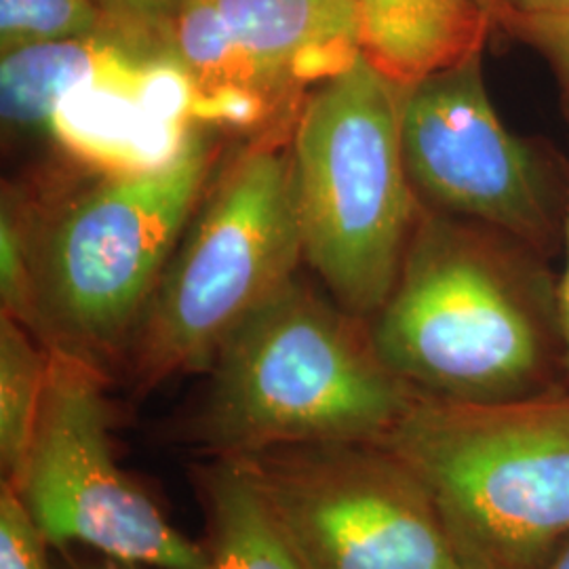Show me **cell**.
<instances>
[{
  "instance_id": "1",
  "label": "cell",
  "mask_w": 569,
  "mask_h": 569,
  "mask_svg": "<svg viewBox=\"0 0 569 569\" xmlns=\"http://www.w3.org/2000/svg\"><path fill=\"white\" fill-rule=\"evenodd\" d=\"M204 376L171 432L199 458L385 443L420 397L385 363L369 321L298 277L226 338Z\"/></svg>"
},
{
  "instance_id": "2",
  "label": "cell",
  "mask_w": 569,
  "mask_h": 569,
  "mask_svg": "<svg viewBox=\"0 0 569 569\" xmlns=\"http://www.w3.org/2000/svg\"><path fill=\"white\" fill-rule=\"evenodd\" d=\"M502 241L420 209L399 279L369 321L380 357L416 392L498 403L550 390L557 319Z\"/></svg>"
},
{
  "instance_id": "3",
  "label": "cell",
  "mask_w": 569,
  "mask_h": 569,
  "mask_svg": "<svg viewBox=\"0 0 569 569\" xmlns=\"http://www.w3.org/2000/svg\"><path fill=\"white\" fill-rule=\"evenodd\" d=\"M220 150L204 129L188 127L159 163L112 171L53 211L30 204L42 345L108 373L124 366L146 306L213 182Z\"/></svg>"
},
{
  "instance_id": "4",
  "label": "cell",
  "mask_w": 569,
  "mask_h": 569,
  "mask_svg": "<svg viewBox=\"0 0 569 569\" xmlns=\"http://www.w3.org/2000/svg\"><path fill=\"white\" fill-rule=\"evenodd\" d=\"M470 569H545L569 542V392L420 395L390 432Z\"/></svg>"
},
{
  "instance_id": "5",
  "label": "cell",
  "mask_w": 569,
  "mask_h": 569,
  "mask_svg": "<svg viewBox=\"0 0 569 569\" xmlns=\"http://www.w3.org/2000/svg\"><path fill=\"white\" fill-rule=\"evenodd\" d=\"M291 127L256 136L209 183L124 359L138 397L204 373L226 338L305 262Z\"/></svg>"
},
{
  "instance_id": "6",
  "label": "cell",
  "mask_w": 569,
  "mask_h": 569,
  "mask_svg": "<svg viewBox=\"0 0 569 569\" xmlns=\"http://www.w3.org/2000/svg\"><path fill=\"white\" fill-rule=\"evenodd\" d=\"M306 264L371 321L392 291L422 203L401 146V89L359 56L312 87L291 127Z\"/></svg>"
},
{
  "instance_id": "7",
  "label": "cell",
  "mask_w": 569,
  "mask_h": 569,
  "mask_svg": "<svg viewBox=\"0 0 569 569\" xmlns=\"http://www.w3.org/2000/svg\"><path fill=\"white\" fill-rule=\"evenodd\" d=\"M34 437L11 483L51 550H84L152 569H207L201 542L176 528L117 462L110 373L49 348Z\"/></svg>"
},
{
  "instance_id": "8",
  "label": "cell",
  "mask_w": 569,
  "mask_h": 569,
  "mask_svg": "<svg viewBox=\"0 0 569 569\" xmlns=\"http://www.w3.org/2000/svg\"><path fill=\"white\" fill-rule=\"evenodd\" d=\"M241 458L305 569H470L425 483L385 443Z\"/></svg>"
},
{
  "instance_id": "9",
  "label": "cell",
  "mask_w": 569,
  "mask_h": 569,
  "mask_svg": "<svg viewBox=\"0 0 569 569\" xmlns=\"http://www.w3.org/2000/svg\"><path fill=\"white\" fill-rule=\"evenodd\" d=\"M164 39L190 117L256 136L293 122L312 87L361 56L352 0H183Z\"/></svg>"
},
{
  "instance_id": "10",
  "label": "cell",
  "mask_w": 569,
  "mask_h": 569,
  "mask_svg": "<svg viewBox=\"0 0 569 569\" xmlns=\"http://www.w3.org/2000/svg\"><path fill=\"white\" fill-rule=\"evenodd\" d=\"M401 146L422 207L531 249L552 243L549 183L491 102L483 53L401 89Z\"/></svg>"
},
{
  "instance_id": "11",
  "label": "cell",
  "mask_w": 569,
  "mask_h": 569,
  "mask_svg": "<svg viewBox=\"0 0 569 569\" xmlns=\"http://www.w3.org/2000/svg\"><path fill=\"white\" fill-rule=\"evenodd\" d=\"M171 49L150 30H114L4 53L0 117L4 138L51 131L61 103L93 87L148 91Z\"/></svg>"
},
{
  "instance_id": "12",
  "label": "cell",
  "mask_w": 569,
  "mask_h": 569,
  "mask_svg": "<svg viewBox=\"0 0 569 569\" xmlns=\"http://www.w3.org/2000/svg\"><path fill=\"white\" fill-rule=\"evenodd\" d=\"M498 0H355L359 53L399 89L481 56Z\"/></svg>"
},
{
  "instance_id": "13",
  "label": "cell",
  "mask_w": 569,
  "mask_h": 569,
  "mask_svg": "<svg viewBox=\"0 0 569 569\" xmlns=\"http://www.w3.org/2000/svg\"><path fill=\"white\" fill-rule=\"evenodd\" d=\"M192 486L203 510L207 569H305L241 456L201 458Z\"/></svg>"
},
{
  "instance_id": "14",
  "label": "cell",
  "mask_w": 569,
  "mask_h": 569,
  "mask_svg": "<svg viewBox=\"0 0 569 569\" xmlns=\"http://www.w3.org/2000/svg\"><path fill=\"white\" fill-rule=\"evenodd\" d=\"M51 350L0 312V468L2 481L20 477L41 411Z\"/></svg>"
},
{
  "instance_id": "15",
  "label": "cell",
  "mask_w": 569,
  "mask_h": 569,
  "mask_svg": "<svg viewBox=\"0 0 569 569\" xmlns=\"http://www.w3.org/2000/svg\"><path fill=\"white\" fill-rule=\"evenodd\" d=\"M114 30L143 28L117 20L100 0H0V56Z\"/></svg>"
},
{
  "instance_id": "16",
  "label": "cell",
  "mask_w": 569,
  "mask_h": 569,
  "mask_svg": "<svg viewBox=\"0 0 569 569\" xmlns=\"http://www.w3.org/2000/svg\"><path fill=\"white\" fill-rule=\"evenodd\" d=\"M0 305L41 340V312L32 270L30 203L26 190L2 183L0 199Z\"/></svg>"
},
{
  "instance_id": "17",
  "label": "cell",
  "mask_w": 569,
  "mask_h": 569,
  "mask_svg": "<svg viewBox=\"0 0 569 569\" xmlns=\"http://www.w3.org/2000/svg\"><path fill=\"white\" fill-rule=\"evenodd\" d=\"M49 542L9 481L0 486V569H53Z\"/></svg>"
},
{
  "instance_id": "18",
  "label": "cell",
  "mask_w": 569,
  "mask_h": 569,
  "mask_svg": "<svg viewBox=\"0 0 569 569\" xmlns=\"http://www.w3.org/2000/svg\"><path fill=\"white\" fill-rule=\"evenodd\" d=\"M496 21L528 42L549 60L569 84V9L566 11H517L496 4Z\"/></svg>"
},
{
  "instance_id": "19",
  "label": "cell",
  "mask_w": 569,
  "mask_h": 569,
  "mask_svg": "<svg viewBox=\"0 0 569 569\" xmlns=\"http://www.w3.org/2000/svg\"><path fill=\"white\" fill-rule=\"evenodd\" d=\"M117 20L164 34V26L183 0H100Z\"/></svg>"
},
{
  "instance_id": "20",
  "label": "cell",
  "mask_w": 569,
  "mask_h": 569,
  "mask_svg": "<svg viewBox=\"0 0 569 569\" xmlns=\"http://www.w3.org/2000/svg\"><path fill=\"white\" fill-rule=\"evenodd\" d=\"M555 319L559 333V357L569 378V204L566 218V266L555 291Z\"/></svg>"
},
{
  "instance_id": "21",
  "label": "cell",
  "mask_w": 569,
  "mask_h": 569,
  "mask_svg": "<svg viewBox=\"0 0 569 569\" xmlns=\"http://www.w3.org/2000/svg\"><path fill=\"white\" fill-rule=\"evenodd\" d=\"M53 569H152L133 563H122L114 559H106L84 550H61L60 557L53 559Z\"/></svg>"
},
{
  "instance_id": "22",
  "label": "cell",
  "mask_w": 569,
  "mask_h": 569,
  "mask_svg": "<svg viewBox=\"0 0 569 569\" xmlns=\"http://www.w3.org/2000/svg\"><path fill=\"white\" fill-rule=\"evenodd\" d=\"M500 4L517 11H566L569 0H498Z\"/></svg>"
},
{
  "instance_id": "23",
  "label": "cell",
  "mask_w": 569,
  "mask_h": 569,
  "mask_svg": "<svg viewBox=\"0 0 569 569\" xmlns=\"http://www.w3.org/2000/svg\"><path fill=\"white\" fill-rule=\"evenodd\" d=\"M545 569H569V542L550 559L549 566Z\"/></svg>"
},
{
  "instance_id": "24",
  "label": "cell",
  "mask_w": 569,
  "mask_h": 569,
  "mask_svg": "<svg viewBox=\"0 0 569 569\" xmlns=\"http://www.w3.org/2000/svg\"><path fill=\"white\" fill-rule=\"evenodd\" d=\"M352 2H355V0H352Z\"/></svg>"
}]
</instances>
